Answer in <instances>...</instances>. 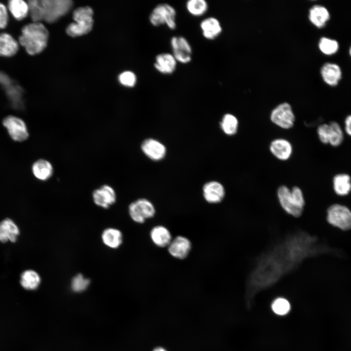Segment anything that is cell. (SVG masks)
<instances>
[{"mask_svg": "<svg viewBox=\"0 0 351 351\" xmlns=\"http://www.w3.org/2000/svg\"><path fill=\"white\" fill-rule=\"evenodd\" d=\"M90 282L88 278H85L82 274L79 273L73 278L71 287L74 292H80L87 288Z\"/></svg>", "mask_w": 351, "mask_h": 351, "instance_id": "e575fe53", "label": "cell"}, {"mask_svg": "<svg viewBox=\"0 0 351 351\" xmlns=\"http://www.w3.org/2000/svg\"><path fill=\"white\" fill-rule=\"evenodd\" d=\"M344 131L348 136H351V114L347 116L345 119Z\"/></svg>", "mask_w": 351, "mask_h": 351, "instance_id": "ab89813d", "label": "cell"}, {"mask_svg": "<svg viewBox=\"0 0 351 351\" xmlns=\"http://www.w3.org/2000/svg\"><path fill=\"white\" fill-rule=\"evenodd\" d=\"M271 121L284 129L291 128L295 122V116L290 104L283 102L275 107L270 115Z\"/></svg>", "mask_w": 351, "mask_h": 351, "instance_id": "9c48e42d", "label": "cell"}, {"mask_svg": "<svg viewBox=\"0 0 351 351\" xmlns=\"http://www.w3.org/2000/svg\"><path fill=\"white\" fill-rule=\"evenodd\" d=\"M8 15L6 6L0 2V29L5 28L8 23Z\"/></svg>", "mask_w": 351, "mask_h": 351, "instance_id": "74e56055", "label": "cell"}, {"mask_svg": "<svg viewBox=\"0 0 351 351\" xmlns=\"http://www.w3.org/2000/svg\"><path fill=\"white\" fill-rule=\"evenodd\" d=\"M199 27L203 37L208 40L214 39L222 30L218 20L213 17L204 19L200 22Z\"/></svg>", "mask_w": 351, "mask_h": 351, "instance_id": "ac0fdd59", "label": "cell"}, {"mask_svg": "<svg viewBox=\"0 0 351 351\" xmlns=\"http://www.w3.org/2000/svg\"><path fill=\"white\" fill-rule=\"evenodd\" d=\"M118 81L123 86L132 88L137 83V77L133 71L127 70L122 72L118 76Z\"/></svg>", "mask_w": 351, "mask_h": 351, "instance_id": "d590c367", "label": "cell"}, {"mask_svg": "<svg viewBox=\"0 0 351 351\" xmlns=\"http://www.w3.org/2000/svg\"><path fill=\"white\" fill-rule=\"evenodd\" d=\"M270 150L273 155L280 160L290 158L292 153V146L289 141L284 138L273 140L270 145Z\"/></svg>", "mask_w": 351, "mask_h": 351, "instance_id": "e0dca14e", "label": "cell"}, {"mask_svg": "<svg viewBox=\"0 0 351 351\" xmlns=\"http://www.w3.org/2000/svg\"><path fill=\"white\" fill-rule=\"evenodd\" d=\"M14 82L13 80L3 72L0 71V85L3 88L10 85Z\"/></svg>", "mask_w": 351, "mask_h": 351, "instance_id": "f35d334b", "label": "cell"}, {"mask_svg": "<svg viewBox=\"0 0 351 351\" xmlns=\"http://www.w3.org/2000/svg\"><path fill=\"white\" fill-rule=\"evenodd\" d=\"M32 172L37 179L45 181L49 179L53 175L54 168L48 160L41 158L35 161L32 165Z\"/></svg>", "mask_w": 351, "mask_h": 351, "instance_id": "44dd1931", "label": "cell"}, {"mask_svg": "<svg viewBox=\"0 0 351 351\" xmlns=\"http://www.w3.org/2000/svg\"><path fill=\"white\" fill-rule=\"evenodd\" d=\"M320 73L324 81L331 86L337 85L342 78L341 69L335 63L324 64L321 68Z\"/></svg>", "mask_w": 351, "mask_h": 351, "instance_id": "2e32d148", "label": "cell"}, {"mask_svg": "<svg viewBox=\"0 0 351 351\" xmlns=\"http://www.w3.org/2000/svg\"><path fill=\"white\" fill-rule=\"evenodd\" d=\"M2 122L13 140L22 142L28 138L29 134L27 125L21 118L10 115L4 117Z\"/></svg>", "mask_w": 351, "mask_h": 351, "instance_id": "ba28073f", "label": "cell"}, {"mask_svg": "<svg viewBox=\"0 0 351 351\" xmlns=\"http://www.w3.org/2000/svg\"><path fill=\"white\" fill-rule=\"evenodd\" d=\"M309 19L315 26L320 28L324 27L329 20L330 14L325 6L315 5L310 9Z\"/></svg>", "mask_w": 351, "mask_h": 351, "instance_id": "7402d4cb", "label": "cell"}, {"mask_svg": "<svg viewBox=\"0 0 351 351\" xmlns=\"http://www.w3.org/2000/svg\"><path fill=\"white\" fill-rule=\"evenodd\" d=\"M220 127L223 132L228 136L235 134L238 128V121L236 117L231 114H226L222 117Z\"/></svg>", "mask_w": 351, "mask_h": 351, "instance_id": "4dcf8cb0", "label": "cell"}, {"mask_svg": "<svg viewBox=\"0 0 351 351\" xmlns=\"http://www.w3.org/2000/svg\"><path fill=\"white\" fill-rule=\"evenodd\" d=\"M150 237L152 242L159 248L167 247L173 239L169 230L165 226L160 225L152 228Z\"/></svg>", "mask_w": 351, "mask_h": 351, "instance_id": "ffe728a7", "label": "cell"}, {"mask_svg": "<svg viewBox=\"0 0 351 351\" xmlns=\"http://www.w3.org/2000/svg\"><path fill=\"white\" fill-rule=\"evenodd\" d=\"M93 11L89 6L79 7L73 13L75 22L70 23L67 27V34L72 37L82 36L92 30L93 20Z\"/></svg>", "mask_w": 351, "mask_h": 351, "instance_id": "3957f363", "label": "cell"}, {"mask_svg": "<svg viewBox=\"0 0 351 351\" xmlns=\"http://www.w3.org/2000/svg\"><path fill=\"white\" fill-rule=\"evenodd\" d=\"M152 351H168L165 348L161 346H157L154 348Z\"/></svg>", "mask_w": 351, "mask_h": 351, "instance_id": "60d3db41", "label": "cell"}, {"mask_svg": "<svg viewBox=\"0 0 351 351\" xmlns=\"http://www.w3.org/2000/svg\"><path fill=\"white\" fill-rule=\"evenodd\" d=\"M326 219L332 226L342 231L351 229V210L338 203L331 205L327 209Z\"/></svg>", "mask_w": 351, "mask_h": 351, "instance_id": "8992f818", "label": "cell"}, {"mask_svg": "<svg viewBox=\"0 0 351 351\" xmlns=\"http://www.w3.org/2000/svg\"><path fill=\"white\" fill-rule=\"evenodd\" d=\"M19 50L18 42L8 33L0 34V56L10 57L15 55Z\"/></svg>", "mask_w": 351, "mask_h": 351, "instance_id": "d4e9b609", "label": "cell"}, {"mask_svg": "<svg viewBox=\"0 0 351 351\" xmlns=\"http://www.w3.org/2000/svg\"><path fill=\"white\" fill-rule=\"evenodd\" d=\"M141 149L147 157L155 161L162 159L166 153L165 146L160 141L154 138L144 140L141 143Z\"/></svg>", "mask_w": 351, "mask_h": 351, "instance_id": "9a60e30c", "label": "cell"}, {"mask_svg": "<svg viewBox=\"0 0 351 351\" xmlns=\"http://www.w3.org/2000/svg\"><path fill=\"white\" fill-rule=\"evenodd\" d=\"M225 195L223 185L216 181L206 183L203 187V196L204 199L211 204L221 202Z\"/></svg>", "mask_w": 351, "mask_h": 351, "instance_id": "5bb4252c", "label": "cell"}, {"mask_svg": "<svg viewBox=\"0 0 351 351\" xmlns=\"http://www.w3.org/2000/svg\"><path fill=\"white\" fill-rule=\"evenodd\" d=\"M177 62L172 53L165 52L157 54L155 58L154 67L163 75H171L176 70Z\"/></svg>", "mask_w": 351, "mask_h": 351, "instance_id": "4fadbf2b", "label": "cell"}, {"mask_svg": "<svg viewBox=\"0 0 351 351\" xmlns=\"http://www.w3.org/2000/svg\"><path fill=\"white\" fill-rule=\"evenodd\" d=\"M330 127L329 123L320 124L317 129L319 140L324 144H329Z\"/></svg>", "mask_w": 351, "mask_h": 351, "instance_id": "8d00e7d4", "label": "cell"}, {"mask_svg": "<svg viewBox=\"0 0 351 351\" xmlns=\"http://www.w3.org/2000/svg\"><path fill=\"white\" fill-rule=\"evenodd\" d=\"M271 308L275 314L278 315H285L290 312L291 305L286 298L278 297L273 301Z\"/></svg>", "mask_w": 351, "mask_h": 351, "instance_id": "d6a6232c", "label": "cell"}, {"mask_svg": "<svg viewBox=\"0 0 351 351\" xmlns=\"http://www.w3.org/2000/svg\"><path fill=\"white\" fill-rule=\"evenodd\" d=\"M318 47L323 54L326 55H332L338 52L339 45L336 40L323 37L319 40Z\"/></svg>", "mask_w": 351, "mask_h": 351, "instance_id": "1f68e13d", "label": "cell"}, {"mask_svg": "<svg viewBox=\"0 0 351 351\" xmlns=\"http://www.w3.org/2000/svg\"><path fill=\"white\" fill-rule=\"evenodd\" d=\"M41 282L39 274L31 269L26 270L20 275V283L25 290L34 291L38 288Z\"/></svg>", "mask_w": 351, "mask_h": 351, "instance_id": "484cf974", "label": "cell"}, {"mask_svg": "<svg viewBox=\"0 0 351 351\" xmlns=\"http://www.w3.org/2000/svg\"><path fill=\"white\" fill-rule=\"evenodd\" d=\"M332 187L339 196H346L351 192V177L346 173H339L332 178Z\"/></svg>", "mask_w": 351, "mask_h": 351, "instance_id": "603a6c76", "label": "cell"}, {"mask_svg": "<svg viewBox=\"0 0 351 351\" xmlns=\"http://www.w3.org/2000/svg\"><path fill=\"white\" fill-rule=\"evenodd\" d=\"M12 107L16 110H22L24 107L23 90L14 82L4 88Z\"/></svg>", "mask_w": 351, "mask_h": 351, "instance_id": "cb8c5ba5", "label": "cell"}, {"mask_svg": "<svg viewBox=\"0 0 351 351\" xmlns=\"http://www.w3.org/2000/svg\"><path fill=\"white\" fill-rule=\"evenodd\" d=\"M20 233L18 226L12 219L6 218L0 222V242H15Z\"/></svg>", "mask_w": 351, "mask_h": 351, "instance_id": "d6986e66", "label": "cell"}, {"mask_svg": "<svg viewBox=\"0 0 351 351\" xmlns=\"http://www.w3.org/2000/svg\"><path fill=\"white\" fill-rule=\"evenodd\" d=\"M48 37V31L43 24L33 22L22 27L19 42L28 54L35 55L46 48Z\"/></svg>", "mask_w": 351, "mask_h": 351, "instance_id": "6da1fadb", "label": "cell"}, {"mask_svg": "<svg viewBox=\"0 0 351 351\" xmlns=\"http://www.w3.org/2000/svg\"><path fill=\"white\" fill-rule=\"evenodd\" d=\"M43 20L48 23H53L66 14L73 5L70 0H40Z\"/></svg>", "mask_w": 351, "mask_h": 351, "instance_id": "5b68a950", "label": "cell"}, {"mask_svg": "<svg viewBox=\"0 0 351 351\" xmlns=\"http://www.w3.org/2000/svg\"><path fill=\"white\" fill-rule=\"evenodd\" d=\"M94 202L97 206L107 209L114 204L117 195L114 188L109 185L104 184L95 189L92 193Z\"/></svg>", "mask_w": 351, "mask_h": 351, "instance_id": "7c38bea8", "label": "cell"}, {"mask_svg": "<svg viewBox=\"0 0 351 351\" xmlns=\"http://www.w3.org/2000/svg\"><path fill=\"white\" fill-rule=\"evenodd\" d=\"M172 54L177 61L181 64L190 62L192 58V47L188 39L183 36H173L170 39Z\"/></svg>", "mask_w": 351, "mask_h": 351, "instance_id": "30bf717a", "label": "cell"}, {"mask_svg": "<svg viewBox=\"0 0 351 351\" xmlns=\"http://www.w3.org/2000/svg\"><path fill=\"white\" fill-rule=\"evenodd\" d=\"M190 240L182 235H178L173 238L167 247L169 254L173 257L184 259L189 254L192 250Z\"/></svg>", "mask_w": 351, "mask_h": 351, "instance_id": "8fae6325", "label": "cell"}, {"mask_svg": "<svg viewBox=\"0 0 351 351\" xmlns=\"http://www.w3.org/2000/svg\"><path fill=\"white\" fill-rule=\"evenodd\" d=\"M185 7L191 15L199 17L207 13L209 5L205 0H189L185 3Z\"/></svg>", "mask_w": 351, "mask_h": 351, "instance_id": "f1b7e54d", "label": "cell"}, {"mask_svg": "<svg viewBox=\"0 0 351 351\" xmlns=\"http://www.w3.org/2000/svg\"><path fill=\"white\" fill-rule=\"evenodd\" d=\"M29 13L33 22L43 20L42 9L40 0H30L28 2Z\"/></svg>", "mask_w": 351, "mask_h": 351, "instance_id": "836d02e7", "label": "cell"}, {"mask_svg": "<svg viewBox=\"0 0 351 351\" xmlns=\"http://www.w3.org/2000/svg\"><path fill=\"white\" fill-rule=\"evenodd\" d=\"M277 196L281 207L287 214L296 218L301 216L305 201L300 188L294 186L290 189L282 185L277 189Z\"/></svg>", "mask_w": 351, "mask_h": 351, "instance_id": "7a4b0ae2", "label": "cell"}, {"mask_svg": "<svg viewBox=\"0 0 351 351\" xmlns=\"http://www.w3.org/2000/svg\"><path fill=\"white\" fill-rule=\"evenodd\" d=\"M330 130L329 144L332 147H338L343 142L344 131L340 125L336 121H332L329 123Z\"/></svg>", "mask_w": 351, "mask_h": 351, "instance_id": "f546056e", "label": "cell"}, {"mask_svg": "<svg viewBox=\"0 0 351 351\" xmlns=\"http://www.w3.org/2000/svg\"><path fill=\"white\" fill-rule=\"evenodd\" d=\"M176 11L171 5L159 3L152 10L149 20L152 25L158 27L165 25L169 29L174 30L176 28Z\"/></svg>", "mask_w": 351, "mask_h": 351, "instance_id": "277c9868", "label": "cell"}, {"mask_svg": "<svg viewBox=\"0 0 351 351\" xmlns=\"http://www.w3.org/2000/svg\"><path fill=\"white\" fill-rule=\"evenodd\" d=\"M131 218L135 222L141 224L153 218L156 214L155 206L149 200L141 198L132 202L128 207Z\"/></svg>", "mask_w": 351, "mask_h": 351, "instance_id": "52a82bcc", "label": "cell"}, {"mask_svg": "<svg viewBox=\"0 0 351 351\" xmlns=\"http://www.w3.org/2000/svg\"><path fill=\"white\" fill-rule=\"evenodd\" d=\"M349 53L350 56L351 57V46L350 47V48H349Z\"/></svg>", "mask_w": 351, "mask_h": 351, "instance_id": "b9f144b4", "label": "cell"}, {"mask_svg": "<svg viewBox=\"0 0 351 351\" xmlns=\"http://www.w3.org/2000/svg\"><path fill=\"white\" fill-rule=\"evenodd\" d=\"M8 7L13 17L18 20L24 19L29 13L28 3L22 0H11Z\"/></svg>", "mask_w": 351, "mask_h": 351, "instance_id": "83f0119b", "label": "cell"}, {"mask_svg": "<svg viewBox=\"0 0 351 351\" xmlns=\"http://www.w3.org/2000/svg\"><path fill=\"white\" fill-rule=\"evenodd\" d=\"M101 238L103 243L112 249L118 248L123 242L121 231L113 228L105 229L102 233Z\"/></svg>", "mask_w": 351, "mask_h": 351, "instance_id": "4316f807", "label": "cell"}]
</instances>
